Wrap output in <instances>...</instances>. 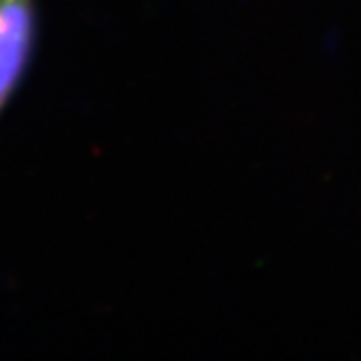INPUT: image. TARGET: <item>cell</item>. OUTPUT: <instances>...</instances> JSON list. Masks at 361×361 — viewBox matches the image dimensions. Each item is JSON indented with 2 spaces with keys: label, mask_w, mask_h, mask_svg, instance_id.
I'll list each match as a JSON object with an SVG mask.
<instances>
[{
  "label": "cell",
  "mask_w": 361,
  "mask_h": 361,
  "mask_svg": "<svg viewBox=\"0 0 361 361\" xmlns=\"http://www.w3.org/2000/svg\"><path fill=\"white\" fill-rule=\"evenodd\" d=\"M39 30V0H0V116L30 73Z\"/></svg>",
  "instance_id": "1"
}]
</instances>
